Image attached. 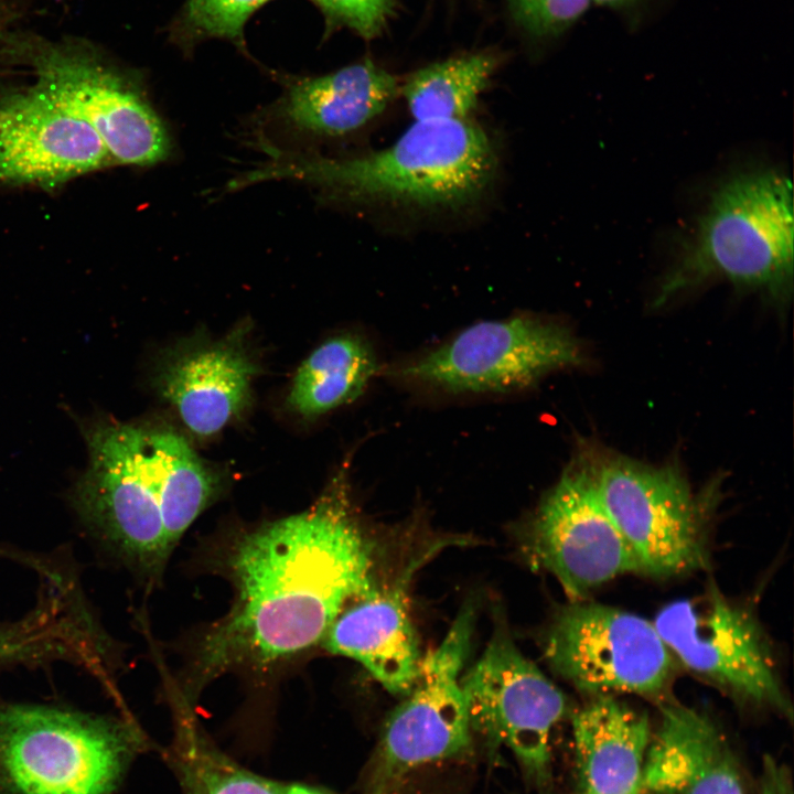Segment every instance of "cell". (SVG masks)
Masks as SVG:
<instances>
[{
    "mask_svg": "<svg viewBox=\"0 0 794 794\" xmlns=\"http://www.w3.org/2000/svg\"><path fill=\"white\" fill-rule=\"evenodd\" d=\"M375 545L353 508L345 473L308 509L245 534L229 572L235 599L200 643L195 680L239 665H266L321 643L376 581Z\"/></svg>",
    "mask_w": 794,
    "mask_h": 794,
    "instance_id": "cell-1",
    "label": "cell"
},
{
    "mask_svg": "<svg viewBox=\"0 0 794 794\" xmlns=\"http://www.w3.org/2000/svg\"><path fill=\"white\" fill-rule=\"evenodd\" d=\"M792 194L785 172L768 165L723 178L663 277L656 305L715 280L785 305L794 273Z\"/></svg>",
    "mask_w": 794,
    "mask_h": 794,
    "instance_id": "cell-2",
    "label": "cell"
},
{
    "mask_svg": "<svg viewBox=\"0 0 794 794\" xmlns=\"http://www.w3.org/2000/svg\"><path fill=\"white\" fill-rule=\"evenodd\" d=\"M235 179L230 189L289 179L350 200L417 205L469 201L489 183L495 155L486 133L468 119L415 120L389 147L350 159L282 154Z\"/></svg>",
    "mask_w": 794,
    "mask_h": 794,
    "instance_id": "cell-3",
    "label": "cell"
},
{
    "mask_svg": "<svg viewBox=\"0 0 794 794\" xmlns=\"http://www.w3.org/2000/svg\"><path fill=\"white\" fill-rule=\"evenodd\" d=\"M143 741L114 719L0 706V794H109Z\"/></svg>",
    "mask_w": 794,
    "mask_h": 794,
    "instance_id": "cell-4",
    "label": "cell"
},
{
    "mask_svg": "<svg viewBox=\"0 0 794 794\" xmlns=\"http://www.w3.org/2000/svg\"><path fill=\"white\" fill-rule=\"evenodd\" d=\"M598 493L640 569L669 578L707 568L715 494H697L677 468L626 458L591 462Z\"/></svg>",
    "mask_w": 794,
    "mask_h": 794,
    "instance_id": "cell-5",
    "label": "cell"
},
{
    "mask_svg": "<svg viewBox=\"0 0 794 794\" xmlns=\"http://www.w3.org/2000/svg\"><path fill=\"white\" fill-rule=\"evenodd\" d=\"M653 623L674 658L696 676L741 706L792 718L771 644L749 608L711 586L668 603Z\"/></svg>",
    "mask_w": 794,
    "mask_h": 794,
    "instance_id": "cell-6",
    "label": "cell"
},
{
    "mask_svg": "<svg viewBox=\"0 0 794 794\" xmlns=\"http://www.w3.org/2000/svg\"><path fill=\"white\" fill-rule=\"evenodd\" d=\"M549 667L582 693L634 694L661 700L675 658L653 622L584 600L558 609L543 637Z\"/></svg>",
    "mask_w": 794,
    "mask_h": 794,
    "instance_id": "cell-7",
    "label": "cell"
},
{
    "mask_svg": "<svg viewBox=\"0 0 794 794\" xmlns=\"http://www.w3.org/2000/svg\"><path fill=\"white\" fill-rule=\"evenodd\" d=\"M582 362L581 347L568 330L518 315L474 323L387 374L448 393H506Z\"/></svg>",
    "mask_w": 794,
    "mask_h": 794,
    "instance_id": "cell-8",
    "label": "cell"
},
{
    "mask_svg": "<svg viewBox=\"0 0 794 794\" xmlns=\"http://www.w3.org/2000/svg\"><path fill=\"white\" fill-rule=\"evenodd\" d=\"M474 626V609L466 604L442 641L422 656L411 690L385 723L366 794H388L416 768L470 750L472 729L461 672Z\"/></svg>",
    "mask_w": 794,
    "mask_h": 794,
    "instance_id": "cell-9",
    "label": "cell"
},
{
    "mask_svg": "<svg viewBox=\"0 0 794 794\" xmlns=\"http://www.w3.org/2000/svg\"><path fill=\"white\" fill-rule=\"evenodd\" d=\"M528 564L550 573L570 601L624 573L637 561L598 493L591 461L568 466L524 526Z\"/></svg>",
    "mask_w": 794,
    "mask_h": 794,
    "instance_id": "cell-10",
    "label": "cell"
},
{
    "mask_svg": "<svg viewBox=\"0 0 794 794\" xmlns=\"http://www.w3.org/2000/svg\"><path fill=\"white\" fill-rule=\"evenodd\" d=\"M472 731L509 750L539 788L549 781L551 732L567 712L564 693L497 626L461 677Z\"/></svg>",
    "mask_w": 794,
    "mask_h": 794,
    "instance_id": "cell-11",
    "label": "cell"
},
{
    "mask_svg": "<svg viewBox=\"0 0 794 794\" xmlns=\"http://www.w3.org/2000/svg\"><path fill=\"white\" fill-rule=\"evenodd\" d=\"M89 468L73 493L81 517L138 567L157 571L170 555L144 450V430L98 422L87 430Z\"/></svg>",
    "mask_w": 794,
    "mask_h": 794,
    "instance_id": "cell-12",
    "label": "cell"
},
{
    "mask_svg": "<svg viewBox=\"0 0 794 794\" xmlns=\"http://www.w3.org/2000/svg\"><path fill=\"white\" fill-rule=\"evenodd\" d=\"M36 85L87 124L111 162L149 165L170 152L167 129L144 97L97 58L71 46H31Z\"/></svg>",
    "mask_w": 794,
    "mask_h": 794,
    "instance_id": "cell-13",
    "label": "cell"
},
{
    "mask_svg": "<svg viewBox=\"0 0 794 794\" xmlns=\"http://www.w3.org/2000/svg\"><path fill=\"white\" fill-rule=\"evenodd\" d=\"M110 163L95 131L36 84L0 98V183L54 187Z\"/></svg>",
    "mask_w": 794,
    "mask_h": 794,
    "instance_id": "cell-14",
    "label": "cell"
},
{
    "mask_svg": "<svg viewBox=\"0 0 794 794\" xmlns=\"http://www.w3.org/2000/svg\"><path fill=\"white\" fill-rule=\"evenodd\" d=\"M428 555L414 559L400 576L377 582L336 616L321 644L361 664L388 693L406 696L422 659L411 620L408 586Z\"/></svg>",
    "mask_w": 794,
    "mask_h": 794,
    "instance_id": "cell-15",
    "label": "cell"
},
{
    "mask_svg": "<svg viewBox=\"0 0 794 794\" xmlns=\"http://www.w3.org/2000/svg\"><path fill=\"white\" fill-rule=\"evenodd\" d=\"M643 777L645 794H745L738 760L712 718L675 701L661 706Z\"/></svg>",
    "mask_w": 794,
    "mask_h": 794,
    "instance_id": "cell-16",
    "label": "cell"
},
{
    "mask_svg": "<svg viewBox=\"0 0 794 794\" xmlns=\"http://www.w3.org/2000/svg\"><path fill=\"white\" fill-rule=\"evenodd\" d=\"M257 371L239 343L218 342L183 351L167 361L158 386L192 433L210 437L247 406Z\"/></svg>",
    "mask_w": 794,
    "mask_h": 794,
    "instance_id": "cell-17",
    "label": "cell"
},
{
    "mask_svg": "<svg viewBox=\"0 0 794 794\" xmlns=\"http://www.w3.org/2000/svg\"><path fill=\"white\" fill-rule=\"evenodd\" d=\"M576 794H645L648 717L612 695L594 696L572 719Z\"/></svg>",
    "mask_w": 794,
    "mask_h": 794,
    "instance_id": "cell-18",
    "label": "cell"
},
{
    "mask_svg": "<svg viewBox=\"0 0 794 794\" xmlns=\"http://www.w3.org/2000/svg\"><path fill=\"white\" fill-rule=\"evenodd\" d=\"M399 89L394 75L371 61L360 62L292 82L279 116L302 132L341 136L379 115Z\"/></svg>",
    "mask_w": 794,
    "mask_h": 794,
    "instance_id": "cell-19",
    "label": "cell"
},
{
    "mask_svg": "<svg viewBox=\"0 0 794 794\" xmlns=\"http://www.w3.org/2000/svg\"><path fill=\"white\" fill-rule=\"evenodd\" d=\"M175 730L165 760L181 794H336L323 786L264 777L221 750L197 725L193 709L174 706Z\"/></svg>",
    "mask_w": 794,
    "mask_h": 794,
    "instance_id": "cell-20",
    "label": "cell"
},
{
    "mask_svg": "<svg viewBox=\"0 0 794 794\" xmlns=\"http://www.w3.org/2000/svg\"><path fill=\"white\" fill-rule=\"evenodd\" d=\"M146 460L172 550L215 493L213 473L180 434L144 431Z\"/></svg>",
    "mask_w": 794,
    "mask_h": 794,
    "instance_id": "cell-21",
    "label": "cell"
},
{
    "mask_svg": "<svg viewBox=\"0 0 794 794\" xmlns=\"http://www.w3.org/2000/svg\"><path fill=\"white\" fill-rule=\"evenodd\" d=\"M377 372L368 343L353 334L333 336L300 365L287 398L297 414L311 418L355 400Z\"/></svg>",
    "mask_w": 794,
    "mask_h": 794,
    "instance_id": "cell-22",
    "label": "cell"
},
{
    "mask_svg": "<svg viewBox=\"0 0 794 794\" xmlns=\"http://www.w3.org/2000/svg\"><path fill=\"white\" fill-rule=\"evenodd\" d=\"M497 66L493 54L458 56L411 74L401 87L415 120L466 119Z\"/></svg>",
    "mask_w": 794,
    "mask_h": 794,
    "instance_id": "cell-23",
    "label": "cell"
},
{
    "mask_svg": "<svg viewBox=\"0 0 794 794\" xmlns=\"http://www.w3.org/2000/svg\"><path fill=\"white\" fill-rule=\"evenodd\" d=\"M270 0H187L178 21L185 41L221 37L239 41L251 14Z\"/></svg>",
    "mask_w": 794,
    "mask_h": 794,
    "instance_id": "cell-24",
    "label": "cell"
},
{
    "mask_svg": "<svg viewBox=\"0 0 794 794\" xmlns=\"http://www.w3.org/2000/svg\"><path fill=\"white\" fill-rule=\"evenodd\" d=\"M515 20L534 35H555L572 25L591 0H507Z\"/></svg>",
    "mask_w": 794,
    "mask_h": 794,
    "instance_id": "cell-25",
    "label": "cell"
},
{
    "mask_svg": "<svg viewBox=\"0 0 794 794\" xmlns=\"http://www.w3.org/2000/svg\"><path fill=\"white\" fill-rule=\"evenodd\" d=\"M325 17L365 39H373L387 25L395 0H314Z\"/></svg>",
    "mask_w": 794,
    "mask_h": 794,
    "instance_id": "cell-26",
    "label": "cell"
},
{
    "mask_svg": "<svg viewBox=\"0 0 794 794\" xmlns=\"http://www.w3.org/2000/svg\"><path fill=\"white\" fill-rule=\"evenodd\" d=\"M760 794H793L788 769L771 755L763 758Z\"/></svg>",
    "mask_w": 794,
    "mask_h": 794,
    "instance_id": "cell-27",
    "label": "cell"
},
{
    "mask_svg": "<svg viewBox=\"0 0 794 794\" xmlns=\"http://www.w3.org/2000/svg\"><path fill=\"white\" fill-rule=\"evenodd\" d=\"M11 6H6L4 0H0V44L9 46L12 44V40H9L7 34V25L11 21Z\"/></svg>",
    "mask_w": 794,
    "mask_h": 794,
    "instance_id": "cell-28",
    "label": "cell"
},
{
    "mask_svg": "<svg viewBox=\"0 0 794 794\" xmlns=\"http://www.w3.org/2000/svg\"><path fill=\"white\" fill-rule=\"evenodd\" d=\"M643 0H591L592 3L609 9H630L641 3Z\"/></svg>",
    "mask_w": 794,
    "mask_h": 794,
    "instance_id": "cell-29",
    "label": "cell"
}]
</instances>
